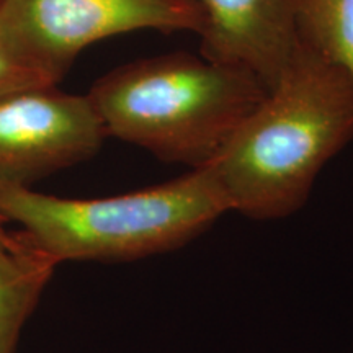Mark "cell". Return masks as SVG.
<instances>
[{
    "label": "cell",
    "mask_w": 353,
    "mask_h": 353,
    "mask_svg": "<svg viewBox=\"0 0 353 353\" xmlns=\"http://www.w3.org/2000/svg\"><path fill=\"white\" fill-rule=\"evenodd\" d=\"M353 139V74L296 43L275 85L208 162L229 213L275 221L306 205Z\"/></svg>",
    "instance_id": "cell-1"
},
{
    "label": "cell",
    "mask_w": 353,
    "mask_h": 353,
    "mask_svg": "<svg viewBox=\"0 0 353 353\" xmlns=\"http://www.w3.org/2000/svg\"><path fill=\"white\" fill-rule=\"evenodd\" d=\"M267 92L250 70L180 51L118 65L97 79L87 97L107 138L198 169Z\"/></svg>",
    "instance_id": "cell-2"
},
{
    "label": "cell",
    "mask_w": 353,
    "mask_h": 353,
    "mask_svg": "<svg viewBox=\"0 0 353 353\" xmlns=\"http://www.w3.org/2000/svg\"><path fill=\"white\" fill-rule=\"evenodd\" d=\"M229 206L208 165L164 183L103 198L0 190V218L21 239L64 262H134L187 245Z\"/></svg>",
    "instance_id": "cell-3"
},
{
    "label": "cell",
    "mask_w": 353,
    "mask_h": 353,
    "mask_svg": "<svg viewBox=\"0 0 353 353\" xmlns=\"http://www.w3.org/2000/svg\"><path fill=\"white\" fill-rule=\"evenodd\" d=\"M200 0H0V39L57 85L90 44L139 30L201 37Z\"/></svg>",
    "instance_id": "cell-4"
},
{
    "label": "cell",
    "mask_w": 353,
    "mask_h": 353,
    "mask_svg": "<svg viewBox=\"0 0 353 353\" xmlns=\"http://www.w3.org/2000/svg\"><path fill=\"white\" fill-rule=\"evenodd\" d=\"M107 139L87 94L38 85L0 99V190L33 188L38 180L82 164Z\"/></svg>",
    "instance_id": "cell-5"
},
{
    "label": "cell",
    "mask_w": 353,
    "mask_h": 353,
    "mask_svg": "<svg viewBox=\"0 0 353 353\" xmlns=\"http://www.w3.org/2000/svg\"><path fill=\"white\" fill-rule=\"evenodd\" d=\"M201 54L239 65L272 88L296 46L298 0H200Z\"/></svg>",
    "instance_id": "cell-6"
},
{
    "label": "cell",
    "mask_w": 353,
    "mask_h": 353,
    "mask_svg": "<svg viewBox=\"0 0 353 353\" xmlns=\"http://www.w3.org/2000/svg\"><path fill=\"white\" fill-rule=\"evenodd\" d=\"M56 268L54 260L17 231L0 236V353L19 352L21 334Z\"/></svg>",
    "instance_id": "cell-7"
},
{
    "label": "cell",
    "mask_w": 353,
    "mask_h": 353,
    "mask_svg": "<svg viewBox=\"0 0 353 353\" xmlns=\"http://www.w3.org/2000/svg\"><path fill=\"white\" fill-rule=\"evenodd\" d=\"M296 38L353 74V0H298Z\"/></svg>",
    "instance_id": "cell-8"
},
{
    "label": "cell",
    "mask_w": 353,
    "mask_h": 353,
    "mask_svg": "<svg viewBox=\"0 0 353 353\" xmlns=\"http://www.w3.org/2000/svg\"><path fill=\"white\" fill-rule=\"evenodd\" d=\"M38 85H54V83H51L41 72H38L23 59H20L0 39V99L13 92Z\"/></svg>",
    "instance_id": "cell-9"
},
{
    "label": "cell",
    "mask_w": 353,
    "mask_h": 353,
    "mask_svg": "<svg viewBox=\"0 0 353 353\" xmlns=\"http://www.w3.org/2000/svg\"><path fill=\"white\" fill-rule=\"evenodd\" d=\"M6 224H7L6 221L0 218V236H7V234L10 232V231H8V229L6 228Z\"/></svg>",
    "instance_id": "cell-10"
}]
</instances>
